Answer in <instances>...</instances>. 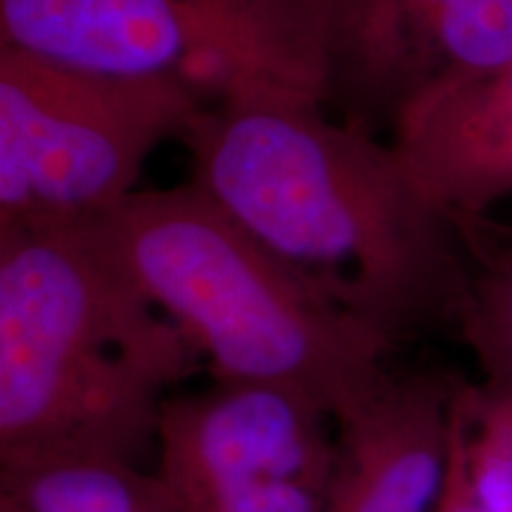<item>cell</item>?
Wrapping results in <instances>:
<instances>
[{
    "label": "cell",
    "instance_id": "obj_1",
    "mask_svg": "<svg viewBox=\"0 0 512 512\" xmlns=\"http://www.w3.org/2000/svg\"><path fill=\"white\" fill-rule=\"evenodd\" d=\"M178 143L192 185L392 342L456 325L463 238L394 143L264 76L230 81Z\"/></svg>",
    "mask_w": 512,
    "mask_h": 512
},
{
    "label": "cell",
    "instance_id": "obj_2",
    "mask_svg": "<svg viewBox=\"0 0 512 512\" xmlns=\"http://www.w3.org/2000/svg\"><path fill=\"white\" fill-rule=\"evenodd\" d=\"M81 221L0 226V472L136 463L197 351Z\"/></svg>",
    "mask_w": 512,
    "mask_h": 512
},
{
    "label": "cell",
    "instance_id": "obj_3",
    "mask_svg": "<svg viewBox=\"0 0 512 512\" xmlns=\"http://www.w3.org/2000/svg\"><path fill=\"white\" fill-rule=\"evenodd\" d=\"M81 223L219 382L290 389L337 425L392 380L384 368L392 339L190 181L133 190Z\"/></svg>",
    "mask_w": 512,
    "mask_h": 512
},
{
    "label": "cell",
    "instance_id": "obj_4",
    "mask_svg": "<svg viewBox=\"0 0 512 512\" xmlns=\"http://www.w3.org/2000/svg\"><path fill=\"white\" fill-rule=\"evenodd\" d=\"M207 105L176 74H93L0 48V226L83 221L124 200Z\"/></svg>",
    "mask_w": 512,
    "mask_h": 512
},
{
    "label": "cell",
    "instance_id": "obj_5",
    "mask_svg": "<svg viewBox=\"0 0 512 512\" xmlns=\"http://www.w3.org/2000/svg\"><path fill=\"white\" fill-rule=\"evenodd\" d=\"M290 389L214 382L159 413L157 475L185 512H323L337 437Z\"/></svg>",
    "mask_w": 512,
    "mask_h": 512
},
{
    "label": "cell",
    "instance_id": "obj_6",
    "mask_svg": "<svg viewBox=\"0 0 512 512\" xmlns=\"http://www.w3.org/2000/svg\"><path fill=\"white\" fill-rule=\"evenodd\" d=\"M0 48L110 76L176 74L207 98L264 76L254 0H0Z\"/></svg>",
    "mask_w": 512,
    "mask_h": 512
},
{
    "label": "cell",
    "instance_id": "obj_7",
    "mask_svg": "<svg viewBox=\"0 0 512 512\" xmlns=\"http://www.w3.org/2000/svg\"><path fill=\"white\" fill-rule=\"evenodd\" d=\"M460 377H396L337 422V470L323 512H437Z\"/></svg>",
    "mask_w": 512,
    "mask_h": 512
},
{
    "label": "cell",
    "instance_id": "obj_8",
    "mask_svg": "<svg viewBox=\"0 0 512 512\" xmlns=\"http://www.w3.org/2000/svg\"><path fill=\"white\" fill-rule=\"evenodd\" d=\"M392 143L456 226L486 219L512 197V62L432 86L403 110Z\"/></svg>",
    "mask_w": 512,
    "mask_h": 512
},
{
    "label": "cell",
    "instance_id": "obj_9",
    "mask_svg": "<svg viewBox=\"0 0 512 512\" xmlns=\"http://www.w3.org/2000/svg\"><path fill=\"white\" fill-rule=\"evenodd\" d=\"M448 0H256L271 72L320 100L396 31Z\"/></svg>",
    "mask_w": 512,
    "mask_h": 512
},
{
    "label": "cell",
    "instance_id": "obj_10",
    "mask_svg": "<svg viewBox=\"0 0 512 512\" xmlns=\"http://www.w3.org/2000/svg\"><path fill=\"white\" fill-rule=\"evenodd\" d=\"M10 496L24 512H185L157 472L119 458H74L19 472Z\"/></svg>",
    "mask_w": 512,
    "mask_h": 512
},
{
    "label": "cell",
    "instance_id": "obj_11",
    "mask_svg": "<svg viewBox=\"0 0 512 512\" xmlns=\"http://www.w3.org/2000/svg\"><path fill=\"white\" fill-rule=\"evenodd\" d=\"M467 252V290L456 328L482 382L512 387V226L491 216L458 226Z\"/></svg>",
    "mask_w": 512,
    "mask_h": 512
},
{
    "label": "cell",
    "instance_id": "obj_12",
    "mask_svg": "<svg viewBox=\"0 0 512 512\" xmlns=\"http://www.w3.org/2000/svg\"><path fill=\"white\" fill-rule=\"evenodd\" d=\"M463 448L482 512H512V387L463 384Z\"/></svg>",
    "mask_w": 512,
    "mask_h": 512
},
{
    "label": "cell",
    "instance_id": "obj_13",
    "mask_svg": "<svg viewBox=\"0 0 512 512\" xmlns=\"http://www.w3.org/2000/svg\"><path fill=\"white\" fill-rule=\"evenodd\" d=\"M463 384H458L456 415H453V437H451V458H448L446 484L441 491L437 512H482L472 494L470 479L465 470V448H463Z\"/></svg>",
    "mask_w": 512,
    "mask_h": 512
},
{
    "label": "cell",
    "instance_id": "obj_14",
    "mask_svg": "<svg viewBox=\"0 0 512 512\" xmlns=\"http://www.w3.org/2000/svg\"><path fill=\"white\" fill-rule=\"evenodd\" d=\"M0 512H24L22 508H19L17 503H12L10 498H5V496H0Z\"/></svg>",
    "mask_w": 512,
    "mask_h": 512
}]
</instances>
